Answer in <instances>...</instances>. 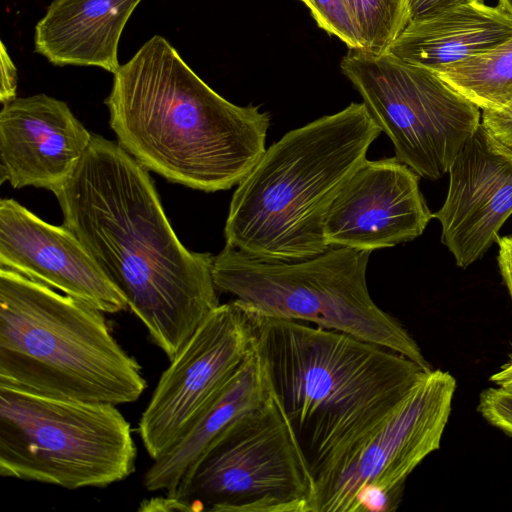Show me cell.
Returning <instances> with one entry per match:
<instances>
[{"label": "cell", "mask_w": 512, "mask_h": 512, "mask_svg": "<svg viewBox=\"0 0 512 512\" xmlns=\"http://www.w3.org/2000/svg\"><path fill=\"white\" fill-rule=\"evenodd\" d=\"M482 111L512 105V37L437 73Z\"/></svg>", "instance_id": "19"}, {"label": "cell", "mask_w": 512, "mask_h": 512, "mask_svg": "<svg viewBox=\"0 0 512 512\" xmlns=\"http://www.w3.org/2000/svg\"><path fill=\"white\" fill-rule=\"evenodd\" d=\"M251 319L257 351L315 483L432 370L343 332L295 320Z\"/></svg>", "instance_id": "3"}, {"label": "cell", "mask_w": 512, "mask_h": 512, "mask_svg": "<svg viewBox=\"0 0 512 512\" xmlns=\"http://www.w3.org/2000/svg\"><path fill=\"white\" fill-rule=\"evenodd\" d=\"M340 68L391 140L395 157L420 177L446 174L481 126V109L437 73L389 52L350 49Z\"/></svg>", "instance_id": "9"}, {"label": "cell", "mask_w": 512, "mask_h": 512, "mask_svg": "<svg viewBox=\"0 0 512 512\" xmlns=\"http://www.w3.org/2000/svg\"><path fill=\"white\" fill-rule=\"evenodd\" d=\"M512 14V0H497Z\"/></svg>", "instance_id": "27"}, {"label": "cell", "mask_w": 512, "mask_h": 512, "mask_svg": "<svg viewBox=\"0 0 512 512\" xmlns=\"http://www.w3.org/2000/svg\"><path fill=\"white\" fill-rule=\"evenodd\" d=\"M1 83L0 101L6 103L16 98L17 90V69L11 60L8 51L1 43Z\"/></svg>", "instance_id": "23"}, {"label": "cell", "mask_w": 512, "mask_h": 512, "mask_svg": "<svg viewBox=\"0 0 512 512\" xmlns=\"http://www.w3.org/2000/svg\"><path fill=\"white\" fill-rule=\"evenodd\" d=\"M131 425L116 405L0 385V475L69 490L107 487L135 471Z\"/></svg>", "instance_id": "7"}, {"label": "cell", "mask_w": 512, "mask_h": 512, "mask_svg": "<svg viewBox=\"0 0 512 512\" xmlns=\"http://www.w3.org/2000/svg\"><path fill=\"white\" fill-rule=\"evenodd\" d=\"M255 345L253 321L236 300L210 313L170 361L141 415L138 433L152 460L181 440Z\"/></svg>", "instance_id": "11"}, {"label": "cell", "mask_w": 512, "mask_h": 512, "mask_svg": "<svg viewBox=\"0 0 512 512\" xmlns=\"http://www.w3.org/2000/svg\"><path fill=\"white\" fill-rule=\"evenodd\" d=\"M498 265L512 301V235L498 238Z\"/></svg>", "instance_id": "25"}, {"label": "cell", "mask_w": 512, "mask_h": 512, "mask_svg": "<svg viewBox=\"0 0 512 512\" xmlns=\"http://www.w3.org/2000/svg\"><path fill=\"white\" fill-rule=\"evenodd\" d=\"M510 37L512 14L503 5L473 0L410 20L388 52L439 73Z\"/></svg>", "instance_id": "17"}, {"label": "cell", "mask_w": 512, "mask_h": 512, "mask_svg": "<svg viewBox=\"0 0 512 512\" xmlns=\"http://www.w3.org/2000/svg\"><path fill=\"white\" fill-rule=\"evenodd\" d=\"M301 1V0H300Z\"/></svg>", "instance_id": "28"}, {"label": "cell", "mask_w": 512, "mask_h": 512, "mask_svg": "<svg viewBox=\"0 0 512 512\" xmlns=\"http://www.w3.org/2000/svg\"><path fill=\"white\" fill-rule=\"evenodd\" d=\"M411 19L424 17L473 0H408Z\"/></svg>", "instance_id": "24"}, {"label": "cell", "mask_w": 512, "mask_h": 512, "mask_svg": "<svg viewBox=\"0 0 512 512\" xmlns=\"http://www.w3.org/2000/svg\"><path fill=\"white\" fill-rule=\"evenodd\" d=\"M171 498L180 511L314 512V477L275 393L215 441Z\"/></svg>", "instance_id": "8"}, {"label": "cell", "mask_w": 512, "mask_h": 512, "mask_svg": "<svg viewBox=\"0 0 512 512\" xmlns=\"http://www.w3.org/2000/svg\"><path fill=\"white\" fill-rule=\"evenodd\" d=\"M419 177L396 157L366 159L328 208L324 222L328 246L371 253L419 237L433 218Z\"/></svg>", "instance_id": "12"}, {"label": "cell", "mask_w": 512, "mask_h": 512, "mask_svg": "<svg viewBox=\"0 0 512 512\" xmlns=\"http://www.w3.org/2000/svg\"><path fill=\"white\" fill-rule=\"evenodd\" d=\"M0 266L103 313L128 308L124 295L71 230L45 222L11 198L0 200Z\"/></svg>", "instance_id": "13"}, {"label": "cell", "mask_w": 512, "mask_h": 512, "mask_svg": "<svg viewBox=\"0 0 512 512\" xmlns=\"http://www.w3.org/2000/svg\"><path fill=\"white\" fill-rule=\"evenodd\" d=\"M381 133L362 102L284 134L237 185L226 246L279 261L325 252L328 208Z\"/></svg>", "instance_id": "4"}, {"label": "cell", "mask_w": 512, "mask_h": 512, "mask_svg": "<svg viewBox=\"0 0 512 512\" xmlns=\"http://www.w3.org/2000/svg\"><path fill=\"white\" fill-rule=\"evenodd\" d=\"M357 24L363 50L381 55L411 19L408 0H348Z\"/></svg>", "instance_id": "20"}, {"label": "cell", "mask_w": 512, "mask_h": 512, "mask_svg": "<svg viewBox=\"0 0 512 512\" xmlns=\"http://www.w3.org/2000/svg\"><path fill=\"white\" fill-rule=\"evenodd\" d=\"M148 171L118 142L93 135L54 195L63 225L172 361L220 303L214 256L180 242Z\"/></svg>", "instance_id": "1"}, {"label": "cell", "mask_w": 512, "mask_h": 512, "mask_svg": "<svg viewBox=\"0 0 512 512\" xmlns=\"http://www.w3.org/2000/svg\"><path fill=\"white\" fill-rule=\"evenodd\" d=\"M318 26L335 35L350 49L363 50L361 36L348 0H301Z\"/></svg>", "instance_id": "21"}, {"label": "cell", "mask_w": 512, "mask_h": 512, "mask_svg": "<svg viewBox=\"0 0 512 512\" xmlns=\"http://www.w3.org/2000/svg\"><path fill=\"white\" fill-rule=\"evenodd\" d=\"M93 135L66 102L36 94L0 111V181L57 191L73 174Z\"/></svg>", "instance_id": "15"}, {"label": "cell", "mask_w": 512, "mask_h": 512, "mask_svg": "<svg viewBox=\"0 0 512 512\" xmlns=\"http://www.w3.org/2000/svg\"><path fill=\"white\" fill-rule=\"evenodd\" d=\"M370 252L329 247L314 257L279 261L225 246L214 256L218 292L235 297L252 318L307 322L378 344L432 369L416 341L369 294Z\"/></svg>", "instance_id": "6"}, {"label": "cell", "mask_w": 512, "mask_h": 512, "mask_svg": "<svg viewBox=\"0 0 512 512\" xmlns=\"http://www.w3.org/2000/svg\"><path fill=\"white\" fill-rule=\"evenodd\" d=\"M141 0H54L35 27V52L56 66H94L114 74L118 45Z\"/></svg>", "instance_id": "18"}, {"label": "cell", "mask_w": 512, "mask_h": 512, "mask_svg": "<svg viewBox=\"0 0 512 512\" xmlns=\"http://www.w3.org/2000/svg\"><path fill=\"white\" fill-rule=\"evenodd\" d=\"M0 385L117 406L138 400L147 381L102 311L0 267Z\"/></svg>", "instance_id": "5"}, {"label": "cell", "mask_w": 512, "mask_h": 512, "mask_svg": "<svg viewBox=\"0 0 512 512\" xmlns=\"http://www.w3.org/2000/svg\"><path fill=\"white\" fill-rule=\"evenodd\" d=\"M273 396L267 368L255 345L254 351L200 413L181 440L153 460L143 477L145 489L150 492L162 490L169 497L177 495L215 441Z\"/></svg>", "instance_id": "16"}, {"label": "cell", "mask_w": 512, "mask_h": 512, "mask_svg": "<svg viewBox=\"0 0 512 512\" xmlns=\"http://www.w3.org/2000/svg\"><path fill=\"white\" fill-rule=\"evenodd\" d=\"M456 380L431 370L389 417L315 483L314 512H393L413 470L439 449Z\"/></svg>", "instance_id": "10"}, {"label": "cell", "mask_w": 512, "mask_h": 512, "mask_svg": "<svg viewBox=\"0 0 512 512\" xmlns=\"http://www.w3.org/2000/svg\"><path fill=\"white\" fill-rule=\"evenodd\" d=\"M448 173L446 199L433 218L441 224V242L465 269L498 240L512 214V157L494 147L481 123Z\"/></svg>", "instance_id": "14"}, {"label": "cell", "mask_w": 512, "mask_h": 512, "mask_svg": "<svg viewBox=\"0 0 512 512\" xmlns=\"http://www.w3.org/2000/svg\"><path fill=\"white\" fill-rule=\"evenodd\" d=\"M477 410L489 424L512 437V389L488 387L479 395Z\"/></svg>", "instance_id": "22"}, {"label": "cell", "mask_w": 512, "mask_h": 512, "mask_svg": "<svg viewBox=\"0 0 512 512\" xmlns=\"http://www.w3.org/2000/svg\"><path fill=\"white\" fill-rule=\"evenodd\" d=\"M105 104L124 150L147 170L192 189L237 186L266 150L269 114L219 95L160 35L120 65Z\"/></svg>", "instance_id": "2"}, {"label": "cell", "mask_w": 512, "mask_h": 512, "mask_svg": "<svg viewBox=\"0 0 512 512\" xmlns=\"http://www.w3.org/2000/svg\"><path fill=\"white\" fill-rule=\"evenodd\" d=\"M491 379L499 387L512 389V351L508 354L507 361L500 366L498 371L492 374Z\"/></svg>", "instance_id": "26"}]
</instances>
